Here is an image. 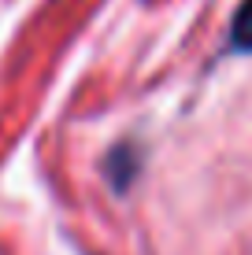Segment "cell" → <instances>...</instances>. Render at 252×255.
Returning a JSON list of instances; mask_svg holds the SVG:
<instances>
[{
	"instance_id": "1",
	"label": "cell",
	"mask_w": 252,
	"mask_h": 255,
	"mask_svg": "<svg viewBox=\"0 0 252 255\" xmlns=\"http://www.w3.org/2000/svg\"><path fill=\"white\" fill-rule=\"evenodd\" d=\"M230 41H234V48L252 52V0H245V4L238 7V19H234Z\"/></svg>"
}]
</instances>
